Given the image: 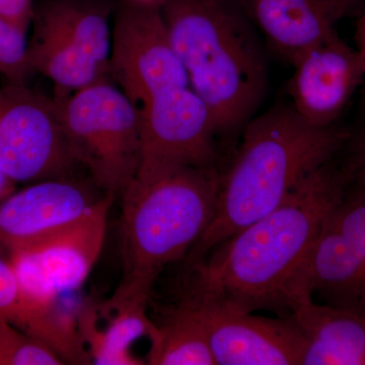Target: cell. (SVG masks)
I'll return each mask as SVG.
<instances>
[{"label":"cell","mask_w":365,"mask_h":365,"mask_svg":"<svg viewBox=\"0 0 365 365\" xmlns=\"http://www.w3.org/2000/svg\"><path fill=\"white\" fill-rule=\"evenodd\" d=\"M355 37H356V49L362 55L365 62V9L361 16H360L359 24H357L356 35H355Z\"/></svg>","instance_id":"cell-25"},{"label":"cell","mask_w":365,"mask_h":365,"mask_svg":"<svg viewBox=\"0 0 365 365\" xmlns=\"http://www.w3.org/2000/svg\"><path fill=\"white\" fill-rule=\"evenodd\" d=\"M348 135L338 124H309L289 102L256 115L222 172L215 216L185 258L190 267L277 208L309 175L337 157Z\"/></svg>","instance_id":"cell-2"},{"label":"cell","mask_w":365,"mask_h":365,"mask_svg":"<svg viewBox=\"0 0 365 365\" xmlns=\"http://www.w3.org/2000/svg\"><path fill=\"white\" fill-rule=\"evenodd\" d=\"M14 191V184L0 174V202Z\"/></svg>","instance_id":"cell-26"},{"label":"cell","mask_w":365,"mask_h":365,"mask_svg":"<svg viewBox=\"0 0 365 365\" xmlns=\"http://www.w3.org/2000/svg\"><path fill=\"white\" fill-rule=\"evenodd\" d=\"M108 0H43L34 6L33 33L76 48L109 69L112 31Z\"/></svg>","instance_id":"cell-15"},{"label":"cell","mask_w":365,"mask_h":365,"mask_svg":"<svg viewBox=\"0 0 365 365\" xmlns=\"http://www.w3.org/2000/svg\"><path fill=\"white\" fill-rule=\"evenodd\" d=\"M148 338L146 364L216 365L202 326L180 302L155 323Z\"/></svg>","instance_id":"cell-17"},{"label":"cell","mask_w":365,"mask_h":365,"mask_svg":"<svg viewBox=\"0 0 365 365\" xmlns=\"http://www.w3.org/2000/svg\"><path fill=\"white\" fill-rule=\"evenodd\" d=\"M348 177L336 157L277 208L216 247L192 267L193 283L248 313L289 316L304 295L307 261Z\"/></svg>","instance_id":"cell-1"},{"label":"cell","mask_w":365,"mask_h":365,"mask_svg":"<svg viewBox=\"0 0 365 365\" xmlns=\"http://www.w3.org/2000/svg\"><path fill=\"white\" fill-rule=\"evenodd\" d=\"M269 53L294 66L336 34L342 14L330 0H240Z\"/></svg>","instance_id":"cell-13"},{"label":"cell","mask_w":365,"mask_h":365,"mask_svg":"<svg viewBox=\"0 0 365 365\" xmlns=\"http://www.w3.org/2000/svg\"><path fill=\"white\" fill-rule=\"evenodd\" d=\"M304 340L302 365H365V318L304 295L292 314Z\"/></svg>","instance_id":"cell-14"},{"label":"cell","mask_w":365,"mask_h":365,"mask_svg":"<svg viewBox=\"0 0 365 365\" xmlns=\"http://www.w3.org/2000/svg\"><path fill=\"white\" fill-rule=\"evenodd\" d=\"M32 0H0V16L28 32L32 24Z\"/></svg>","instance_id":"cell-23"},{"label":"cell","mask_w":365,"mask_h":365,"mask_svg":"<svg viewBox=\"0 0 365 365\" xmlns=\"http://www.w3.org/2000/svg\"><path fill=\"white\" fill-rule=\"evenodd\" d=\"M138 109L141 153L136 176L217 165L212 117L191 86L169 88Z\"/></svg>","instance_id":"cell-8"},{"label":"cell","mask_w":365,"mask_h":365,"mask_svg":"<svg viewBox=\"0 0 365 365\" xmlns=\"http://www.w3.org/2000/svg\"><path fill=\"white\" fill-rule=\"evenodd\" d=\"M76 163L54 100L26 85L0 88V174L29 185L71 177Z\"/></svg>","instance_id":"cell-6"},{"label":"cell","mask_w":365,"mask_h":365,"mask_svg":"<svg viewBox=\"0 0 365 365\" xmlns=\"http://www.w3.org/2000/svg\"><path fill=\"white\" fill-rule=\"evenodd\" d=\"M114 197L106 193L76 222L6 259L16 274L24 299H56L86 282L102 253Z\"/></svg>","instance_id":"cell-10"},{"label":"cell","mask_w":365,"mask_h":365,"mask_svg":"<svg viewBox=\"0 0 365 365\" xmlns=\"http://www.w3.org/2000/svg\"><path fill=\"white\" fill-rule=\"evenodd\" d=\"M98 199L71 177L14 191L0 202V256L29 248L85 216Z\"/></svg>","instance_id":"cell-12"},{"label":"cell","mask_w":365,"mask_h":365,"mask_svg":"<svg viewBox=\"0 0 365 365\" xmlns=\"http://www.w3.org/2000/svg\"><path fill=\"white\" fill-rule=\"evenodd\" d=\"M63 361L9 322L0 319V365H60Z\"/></svg>","instance_id":"cell-19"},{"label":"cell","mask_w":365,"mask_h":365,"mask_svg":"<svg viewBox=\"0 0 365 365\" xmlns=\"http://www.w3.org/2000/svg\"><path fill=\"white\" fill-rule=\"evenodd\" d=\"M98 307L90 302L78 307V322L81 339L91 364L98 365H143L145 360L136 357L130 347L137 339L148 337L155 322L146 314V307H124L110 316L104 329L98 326Z\"/></svg>","instance_id":"cell-16"},{"label":"cell","mask_w":365,"mask_h":365,"mask_svg":"<svg viewBox=\"0 0 365 365\" xmlns=\"http://www.w3.org/2000/svg\"><path fill=\"white\" fill-rule=\"evenodd\" d=\"M109 71L137 107L169 88L190 86L160 4L127 0L118 9Z\"/></svg>","instance_id":"cell-9"},{"label":"cell","mask_w":365,"mask_h":365,"mask_svg":"<svg viewBox=\"0 0 365 365\" xmlns=\"http://www.w3.org/2000/svg\"><path fill=\"white\" fill-rule=\"evenodd\" d=\"M222 172L179 168L135 176L122 192V262L119 285L101 309L148 307L160 272L186 258L207 230L217 204Z\"/></svg>","instance_id":"cell-4"},{"label":"cell","mask_w":365,"mask_h":365,"mask_svg":"<svg viewBox=\"0 0 365 365\" xmlns=\"http://www.w3.org/2000/svg\"><path fill=\"white\" fill-rule=\"evenodd\" d=\"M170 42L218 138L241 135L269 86L268 50L240 0H163Z\"/></svg>","instance_id":"cell-3"},{"label":"cell","mask_w":365,"mask_h":365,"mask_svg":"<svg viewBox=\"0 0 365 365\" xmlns=\"http://www.w3.org/2000/svg\"><path fill=\"white\" fill-rule=\"evenodd\" d=\"M329 217L344 235L365 273V190L348 185Z\"/></svg>","instance_id":"cell-18"},{"label":"cell","mask_w":365,"mask_h":365,"mask_svg":"<svg viewBox=\"0 0 365 365\" xmlns=\"http://www.w3.org/2000/svg\"><path fill=\"white\" fill-rule=\"evenodd\" d=\"M32 72L26 31L0 16V74L7 83L26 85Z\"/></svg>","instance_id":"cell-20"},{"label":"cell","mask_w":365,"mask_h":365,"mask_svg":"<svg viewBox=\"0 0 365 365\" xmlns=\"http://www.w3.org/2000/svg\"><path fill=\"white\" fill-rule=\"evenodd\" d=\"M57 110L74 160L106 193L121 194L140 165L138 107L106 79L58 93Z\"/></svg>","instance_id":"cell-5"},{"label":"cell","mask_w":365,"mask_h":365,"mask_svg":"<svg viewBox=\"0 0 365 365\" xmlns=\"http://www.w3.org/2000/svg\"><path fill=\"white\" fill-rule=\"evenodd\" d=\"M180 302L202 326L216 365H302L304 340L290 314L257 316L195 283Z\"/></svg>","instance_id":"cell-7"},{"label":"cell","mask_w":365,"mask_h":365,"mask_svg":"<svg viewBox=\"0 0 365 365\" xmlns=\"http://www.w3.org/2000/svg\"><path fill=\"white\" fill-rule=\"evenodd\" d=\"M133 1L141 2V4H160L163 0H133Z\"/></svg>","instance_id":"cell-27"},{"label":"cell","mask_w":365,"mask_h":365,"mask_svg":"<svg viewBox=\"0 0 365 365\" xmlns=\"http://www.w3.org/2000/svg\"><path fill=\"white\" fill-rule=\"evenodd\" d=\"M23 307L20 283L13 266L0 256V319L16 327Z\"/></svg>","instance_id":"cell-21"},{"label":"cell","mask_w":365,"mask_h":365,"mask_svg":"<svg viewBox=\"0 0 365 365\" xmlns=\"http://www.w3.org/2000/svg\"><path fill=\"white\" fill-rule=\"evenodd\" d=\"M361 116L356 131L351 138L349 157L343 163L348 177V185L365 190V86Z\"/></svg>","instance_id":"cell-22"},{"label":"cell","mask_w":365,"mask_h":365,"mask_svg":"<svg viewBox=\"0 0 365 365\" xmlns=\"http://www.w3.org/2000/svg\"><path fill=\"white\" fill-rule=\"evenodd\" d=\"M330 1L342 14L343 18L348 14L354 13L362 4V0H330Z\"/></svg>","instance_id":"cell-24"},{"label":"cell","mask_w":365,"mask_h":365,"mask_svg":"<svg viewBox=\"0 0 365 365\" xmlns=\"http://www.w3.org/2000/svg\"><path fill=\"white\" fill-rule=\"evenodd\" d=\"M287 83L290 105L317 127L337 125L357 90L365 83V62L359 50L337 33L300 57Z\"/></svg>","instance_id":"cell-11"}]
</instances>
